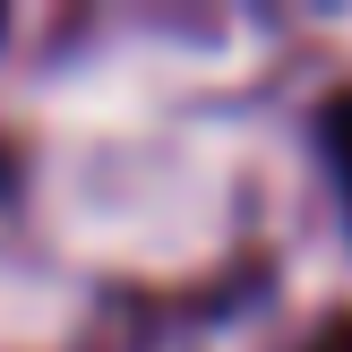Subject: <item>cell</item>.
I'll list each match as a JSON object with an SVG mask.
<instances>
[{
  "instance_id": "cell-1",
  "label": "cell",
  "mask_w": 352,
  "mask_h": 352,
  "mask_svg": "<svg viewBox=\"0 0 352 352\" xmlns=\"http://www.w3.org/2000/svg\"><path fill=\"white\" fill-rule=\"evenodd\" d=\"M327 155H336V172H344V198H352V95L327 112Z\"/></svg>"
},
{
  "instance_id": "cell-2",
  "label": "cell",
  "mask_w": 352,
  "mask_h": 352,
  "mask_svg": "<svg viewBox=\"0 0 352 352\" xmlns=\"http://www.w3.org/2000/svg\"><path fill=\"white\" fill-rule=\"evenodd\" d=\"M309 352H352V318H336V327H327V336L309 344Z\"/></svg>"
}]
</instances>
